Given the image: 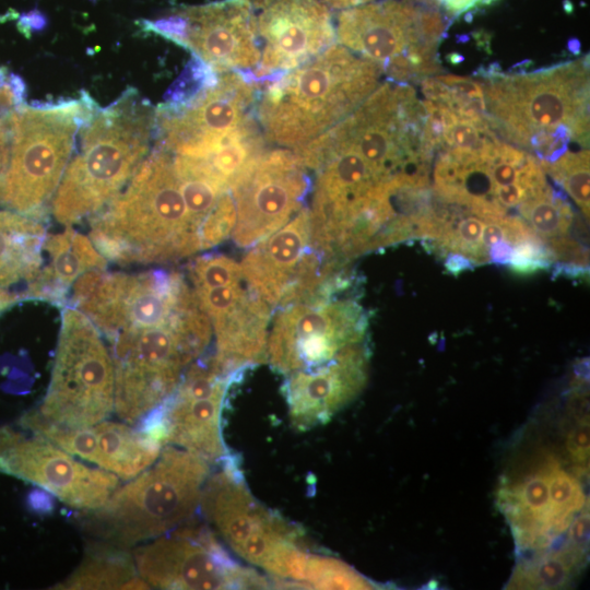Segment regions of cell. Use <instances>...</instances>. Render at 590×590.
I'll return each instance as SVG.
<instances>
[{"mask_svg": "<svg viewBox=\"0 0 590 590\" xmlns=\"http://www.w3.org/2000/svg\"><path fill=\"white\" fill-rule=\"evenodd\" d=\"M19 300H22L21 294H15L4 288H0V314Z\"/></svg>", "mask_w": 590, "mask_h": 590, "instance_id": "ab89813d", "label": "cell"}, {"mask_svg": "<svg viewBox=\"0 0 590 590\" xmlns=\"http://www.w3.org/2000/svg\"><path fill=\"white\" fill-rule=\"evenodd\" d=\"M240 376L225 369L212 353L203 354L186 369L165 402L145 417L142 429L209 464L223 462L228 456L222 412L231 385Z\"/></svg>", "mask_w": 590, "mask_h": 590, "instance_id": "5bb4252c", "label": "cell"}, {"mask_svg": "<svg viewBox=\"0 0 590 590\" xmlns=\"http://www.w3.org/2000/svg\"><path fill=\"white\" fill-rule=\"evenodd\" d=\"M21 425L42 435L67 452L99 465L115 475L130 480L150 467L163 444L144 432L123 423L102 421L83 427L62 426L30 411Z\"/></svg>", "mask_w": 590, "mask_h": 590, "instance_id": "44dd1931", "label": "cell"}, {"mask_svg": "<svg viewBox=\"0 0 590 590\" xmlns=\"http://www.w3.org/2000/svg\"><path fill=\"white\" fill-rule=\"evenodd\" d=\"M589 416L585 415L567 435L566 448L571 461L586 471L589 467Z\"/></svg>", "mask_w": 590, "mask_h": 590, "instance_id": "d6a6232c", "label": "cell"}, {"mask_svg": "<svg viewBox=\"0 0 590 590\" xmlns=\"http://www.w3.org/2000/svg\"><path fill=\"white\" fill-rule=\"evenodd\" d=\"M445 260L447 271L453 275H458L465 269H472L474 266L469 259L458 253H447Z\"/></svg>", "mask_w": 590, "mask_h": 590, "instance_id": "74e56055", "label": "cell"}, {"mask_svg": "<svg viewBox=\"0 0 590 590\" xmlns=\"http://www.w3.org/2000/svg\"><path fill=\"white\" fill-rule=\"evenodd\" d=\"M86 93L8 115L10 154L0 186V204L38 220L50 210L74 149L75 134L97 108Z\"/></svg>", "mask_w": 590, "mask_h": 590, "instance_id": "8992f818", "label": "cell"}, {"mask_svg": "<svg viewBox=\"0 0 590 590\" xmlns=\"http://www.w3.org/2000/svg\"><path fill=\"white\" fill-rule=\"evenodd\" d=\"M10 154V127L8 115L0 117V186Z\"/></svg>", "mask_w": 590, "mask_h": 590, "instance_id": "d590c367", "label": "cell"}, {"mask_svg": "<svg viewBox=\"0 0 590 590\" xmlns=\"http://www.w3.org/2000/svg\"><path fill=\"white\" fill-rule=\"evenodd\" d=\"M47 235L42 220L0 210V288L28 282L37 274Z\"/></svg>", "mask_w": 590, "mask_h": 590, "instance_id": "cb8c5ba5", "label": "cell"}, {"mask_svg": "<svg viewBox=\"0 0 590 590\" xmlns=\"http://www.w3.org/2000/svg\"><path fill=\"white\" fill-rule=\"evenodd\" d=\"M47 17L38 10H32L22 13L19 20V28L23 33L31 34L32 32H38L46 27Z\"/></svg>", "mask_w": 590, "mask_h": 590, "instance_id": "8d00e7d4", "label": "cell"}, {"mask_svg": "<svg viewBox=\"0 0 590 590\" xmlns=\"http://www.w3.org/2000/svg\"><path fill=\"white\" fill-rule=\"evenodd\" d=\"M329 8L344 10L373 2L374 0H322Z\"/></svg>", "mask_w": 590, "mask_h": 590, "instance_id": "f35d334b", "label": "cell"}, {"mask_svg": "<svg viewBox=\"0 0 590 590\" xmlns=\"http://www.w3.org/2000/svg\"><path fill=\"white\" fill-rule=\"evenodd\" d=\"M44 251L47 252L48 263L43 264L28 281L27 288L21 293L22 299H38L63 306L67 294L80 276L107 267V259L96 249L91 238L72 226L47 235Z\"/></svg>", "mask_w": 590, "mask_h": 590, "instance_id": "603a6c76", "label": "cell"}, {"mask_svg": "<svg viewBox=\"0 0 590 590\" xmlns=\"http://www.w3.org/2000/svg\"><path fill=\"white\" fill-rule=\"evenodd\" d=\"M260 50L257 83L302 66L335 44V25L322 0H250Z\"/></svg>", "mask_w": 590, "mask_h": 590, "instance_id": "ac0fdd59", "label": "cell"}, {"mask_svg": "<svg viewBox=\"0 0 590 590\" xmlns=\"http://www.w3.org/2000/svg\"><path fill=\"white\" fill-rule=\"evenodd\" d=\"M415 3L434 8L442 9L448 15L455 17L467 12L476 10L484 5H488L497 0H411Z\"/></svg>", "mask_w": 590, "mask_h": 590, "instance_id": "836d02e7", "label": "cell"}, {"mask_svg": "<svg viewBox=\"0 0 590 590\" xmlns=\"http://www.w3.org/2000/svg\"><path fill=\"white\" fill-rule=\"evenodd\" d=\"M299 586L314 589H374L375 585L344 562L309 553Z\"/></svg>", "mask_w": 590, "mask_h": 590, "instance_id": "f546056e", "label": "cell"}, {"mask_svg": "<svg viewBox=\"0 0 590 590\" xmlns=\"http://www.w3.org/2000/svg\"><path fill=\"white\" fill-rule=\"evenodd\" d=\"M88 222L96 249L118 264H169L203 251L173 154L157 144L118 196Z\"/></svg>", "mask_w": 590, "mask_h": 590, "instance_id": "7a4b0ae2", "label": "cell"}, {"mask_svg": "<svg viewBox=\"0 0 590 590\" xmlns=\"http://www.w3.org/2000/svg\"><path fill=\"white\" fill-rule=\"evenodd\" d=\"M545 465L554 523L560 535L586 506V496L577 479L560 469L555 460L548 459Z\"/></svg>", "mask_w": 590, "mask_h": 590, "instance_id": "4dcf8cb0", "label": "cell"}, {"mask_svg": "<svg viewBox=\"0 0 590 590\" xmlns=\"http://www.w3.org/2000/svg\"><path fill=\"white\" fill-rule=\"evenodd\" d=\"M192 290L211 322L215 339L212 354L216 361L225 369L240 375L251 366L266 363L273 310L245 279Z\"/></svg>", "mask_w": 590, "mask_h": 590, "instance_id": "d6986e66", "label": "cell"}, {"mask_svg": "<svg viewBox=\"0 0 590 590\" xmlns=\"http://www.w3.org/2000/svg\"><path fill=\"white\" fill-rule=\"evenodd\" d=\"M212 326L200 306L172 320L122 327L109 335L115 411L134 424L173 393L186 369L205 354Z\"/></svg>", "mask_w": 590, "mask_h": 590, "instance_id": "5b68a950", "label": "cell"}, {"mask_svg": "<svg viewBox=\"0 0 590 590\" xmlns=\"http://www.w3.org/2000/svg\"><path fill=\"white\" fill-rule=\"evenodd\" d=\"M420 84L423 99L485 119L483 86L479 78L436 74L422 80Z\"/></svg>", "mask_w": 590, "mask_h": 590, "instance_id": "83f0119b", "label": "cell"}, {"mask_svg": "<svg viewBox=\"0 0 590 590\" xmlns=\"http://www.w3.org/2000/svg\"><path fill=\"white\" fill-rule=\"evenodd\" d=\"M115 409V370L98 329L78 308H61L60 329L47 392L35 412L71 427L96 424Z\"/></svg>", "mask_w": 590, "mask_h": 590, "instance_id": "30bf717a", "label": "cell"}, {"mask_svg": "<svg viewBox=\"0 0 590 590\" xmlns=\"http://www.w3.org/2000/svg\"><path fill=\"white\" fill-rule=\"evenodd\" d=\"M311 187L309 170L292 150L266 148L231 184L232 240L239 248H250L281 228L306 206Z\"/></svg>", "mask_w": 590, "mask_h": 590, "instance_id": "9a60e30c", "label": "cell"}, {"mask_svg": "<svg viewBox=\"0 0 590 590\" xmlns=\"http://www.w3.org/2000/svg\"><path fill=\"white\" fill-rule=\"evenodd\" d=\"M57 588L146 589L133 559L119 550L97 548L88 553L78 569Z\"/></svg>", "mask_w": 590, "mask_h": 590, "instance_id": "484cf974", "label": "cell"}, {"mask_svg": "<svg viewBox=\"0 0 590 590\" xmlns=\"http://www.w3.org/2000/svg\"><path fill=\"white\" fill-rule=\"evenodd\" d=\"M337 44L378 66L388 80L420 83L439 74L446 31L439 10L410 0H381L341 10Z\"/></svg>", "mask_w": 590, "mask_h": 590, "instance_id": "9c48e42d", "label": "cell"}, {"mask_svg": "<svg viewBox=\"0 0 590 590\" xmlns=\"http://www.w3.org/2000/svg\"><path fill=\"white\" fill-rule=\"evenodd\" d=\"M154 32L188 48L211 72H253L260 50L250 0H220L143 21ZM251 75V74H250Z\"/></svg>", "mask_w": 590, "mask_h": 590, "instance_id": "2e32d148", "label": "cell"}, {"mask_svg": "<svg viewBox=\"0 0 590 590\" xmlns=\"http://www.w3.org/2000/svg\"><path fill=\"white\" fill-rule=\"evenodd\" d=\"M209 476L205 460L176 446L165 447L150 467L93 510L87 524L117 546L153 540L190 520Z\"/></svg>", "mask_w": 590, "mask_h": 590, "instance_id": "52a82bcc", "label": "cell"}, {"mask_svg": "<svg viewBox=\"0 0 590 590\" xmlns=\"http://www.w3.org/2000/svg\"><path fill=\"white\" fill-rule=\"evenodd\" d=\"M368 362L364 340L322 364L284 376L282 392L293 427L307 430L323 425L352 402L367 382Z\"/></svg>", "mask_w": 590, "mask_h": 590, "instance_id": "ffe728a7", "label": "cell"}, {"mask_svg": "<svg viewBox=\"0 0 590 590\" xmlns=\"http://www.w3.org/2000/svg\"><path fill=\"white\" fill-rule=\"evenodd\" d=\"M517 211L518 216L547 247L570 235L569 231L576 220V213L563 191L552 186L520 204Z\"/></svg>", "mask_w": 590, "mask_h": 590, "instance_id": "4316f807", "label": "cell"}, {"mask_svg": "<svg viewBox=\"0 0 590 590\" xmlns=\"http://www.w3.org/2000/svg\"><path fill=\"white\" fill-rule=\"evenodd\" d=\"M589 149L568 150L552 162H540L542 169L578 205L589 220Z\"/></svg>", "mask_w": 590, "mask_h": 590, "instance_id": "f1b7e54d", "label": "cell"}, {"mask_svg": "<svg viewBox=\"0 0 590 590\" xmlns=\"http://www.w3.org/2000/svg\"><path fill=\"white\" fill-rule=\"evenodd\" d=\"M139 577L161 589H267L271 581L235 560L205 526L188 522L138 547Z\"/></svg>", "mask_w": 590, "mask_h": 590, "instance_id": "4fadbf2b", "label": "cell"}, {"mask_svg": "<svg viewBox=\"0 0 590 590\" xmlns=\"http://www.w3.org/2000/svg\"><path fill=\"white\" fill-rule=\"evenodd\" d=\"M155 108L134 87L110 105L97 107L80 128L50 212L66 226L90 220L126 187L151 152Z\"/></svg>", "mask_w": 590, "mask_h": 590, "instance_id": "277c9868", "label": "cell"}, {"mask_svg": "<svg viewBox=\"0 0 590 590\" xmlns=\"http://www.w3.org/2000/svg\"><path fill=\"white\" fill-rule=\"evenodd\" d=\"M259 83L240 72L213 73L193 93L155 109V144L203 158L256 118Z\"/></svg>", "mask_w": 590, "mask_h": 590, "instance_id": "7c38bea8", "label": "cell"}, {"mask_svg": "<svg viewBox=\"0 0 590 590\" xmlns=\"http://www.w3.org/2000/svg\"><path fill=\"white\" fill-rule=\"evenodd\" d=\"M476 78L485 120L500 140L540 162L589 149L588 55L532 71L505 73L491 66Z\"/></svg>", "mask_w": 590, "mask_h": 590, "instance_id": "6da1fadb", "label": "cell"}, {"mask_svg": "<svg viewBox=\"0 0 590 590\" xmlns=\"http://www.w3.org/2000/svg\"><path fill=\"white\" fill-rule=\"evenodd\" d=\"M367 328L368 314L355 292L317 287L274 309L266 363L283 376L317 366L364 341Z\"/></svg>", "mask_w": 590, "mask_h": 590, "instance_id": "8fae6325", "label": "cell"}, {"mask_svg": "<svg viewBox=\"0 0 590 590\" xmlns=\"http://www.w3.org/2000/svg\"><path fill=\"white\" fill-rule=\"evenodd\" d=\"M555 261L547 245L535 234L512 247L508 268L518 275H530L550 269Z\"/></svg>", "mask_w": 590, "mask_h": 590, "instance_id": "1f68e13d", "label": "cell"}, {"mask_svg": "<svg viewBox=\"0 0 590 590\" xmlns=\"http://www.w3.org/2000/svg\"><path fill=\"white\" fill-rule=\"evenodd\" d=\"M200 507L240 558L279 579L278 586H299L308 554L303 533L251 494L234 458L208 477Z\"/></svg>", "mask_w": 590, "mask_h": 590, "instance_id": "ba28073f", "label": "cell"}, {"mask_svg": "<svg viewBox=\"0 0 590 590\" xmlns=\"http://www.w3.org/2000/svg\"><path fill=\"white\" fill-rule=\"evenodd\" d=\"M567 543L583 551L589 546V511L576 515L568 526Z\"/></svg>", "mask_w": 590, "mask_h": 590, "instance_id": "e575fe53", "label": "cell"}, {"mask_svg": "<svg viewBox=\"0 0 590 590\" xmlns=\"http://www.w3.org/2000/svg\"><path fill=\"white\" fill-rule=\"evenodd\" d=\"M382 75L371 61L333 44L302 66L267 80L255 107L266 141L290 150L308 144L353 113Z\"/></svg>", "mask_w": 590, "mask_h": 590, "instance_id": "3957f363", "label": "cell"}, {"mask_svg": "<svg viewBox=\"0 0 590 590\" xmlns=\"http://www.w3.org/2000/svg\"><path fill=\"white\" fill-rule=\"evenodd\" d=\"M0 472L31 482L70 507L93 511L118 487V476L91 468L33 433L0 427Z\"/></svg>", "mask_w": 590, "mask_h": 590, "instance_id": "e0dca14e", "label": "cell"}, {"mask_svg": "<svg viewBox=\"0 0 590 590\" xmlns=\"http://www.w3.org/2000/svg\"><path fill=\"white\" fill-rule=\"evenodd\" d=\"M321 258L312 245L309 209L249 248L239 262L248 286L272 310L293 288L310 279Z\"/></svg>", "mask_w": 590, "mask_h": 590, "instance_id": "7402d4cb", "label": "cell"}, {"mask_svg": "<svg viewBox=\"0 0 590 590\" xmlns=\"http://www.w3.org/2000/svg\"><path fill=\"white\" fill-rule=\"evenodd\" d=\"M588 551L566 543L559 550L522 559L507 583L508 589H562L586 566Z\"/></svg>", "mask_w": 590, "mask_h": 590, "instance_id": "d4e9b609", "label": "cell"}]
</instances>
